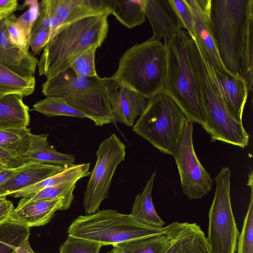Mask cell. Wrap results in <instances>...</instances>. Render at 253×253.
<instances>
[{"instance_id": "31", "label": "cell", "mask_w": 253, "mask_h": 253, "mask_svg": "<svg viewBox=\"0 0 253 253\" xmlns=\"http://www.w3.org/2000/svg\"><path fill=\"white\" fill-rule=\"evenodd\" d=\"M77 181H70L60 183L43 189L33 195L22 198L19 201L27 202L33 201L64 199L69 208L74 199L73 192L76 188Z\"/></svg>"}, {"instance_id": "37", "label": "cell", "mask_w": 253, "mask_h": 253, "mask_svg": "<svg viewBox=\"0 0 253 253\" xmlns=\"http://www.w3.org/2000/svg\"><path fill=\"white\" fill-rule=\"evenodd\" d=\"M16 18L12 14L5 19L10 40L20 49L26 52H30L29 41L22 28L15 22Z\"/></svg>"}, {"instance_id": "14", "label": "cell", "mask_w": 253, "mask_h": 253, "mask_svg": "<svg viewBox=\"0 0 253 253\" xmlns=\"http://www.w3.org/2000/svg\"><path fill=\"white\" fill-rule=\"evenodd\" d=\"M68 209L62 198L27 202L19 201L8 219L29 228L41 226L48 223L57 211Z\"/></svg>"}, {"instance_id": "35", "label": "cell", "mask_w": 253, "mask_h": 253, "mask_svg": "<svg viewBox=\"0 0 253 253\" xmlns=\"http://www.w3.org/2000/svg\"><path fill=\"white\" fill-rule=\"evenodd\" d=\"M101 247L98 243L68 236L60 246L59 253H100Z\"/></svg>"}, {"instance_id": "6", "label": "cell", "mask_w": 253, "mask_h": 253, "mask_svg": "<svg viewBox=\"0 0 253 253\" xmlns=\"http://www.w3.org/2000/svg\"><path fill=\"white\" fill-rule=\"evenodd\" d=\"M191 57L201 96L205 118L202 127L212 141H222L244 148L248 145L249 135L243 123L230 115L194 42L191 46Z\"/></svg>"}, {"instance_id": "41", "label": "cell", "mask_w": 253, "mask_h": 253, "mask_svg": "<svg viewBox=\"0 0 253 253\" xmlns=\"http://www.w3.org/2000/svg\"><path fill=\"white\" fill-rule=\"evenodd\" d=\"M18 7L17 0H0V19L4 20L9 17Z\"/></svg>"}, {"instance_id": "32", "label": "cell", "mask_w": 253, "mask_h": 253, "mask_svg": "<svg viewBox=\"0 0 253 253\" xmlns=\"http://www.w3.org/2000/svg\"><path fill=\"white\" fill-rule=\"evenodd\" d=\"M168 9L174 15L177 26L185 29L193 40L195 38L194 21L192 11L185 0H165Z\"/></svg>"}, {"instance_id": "42", "label": "cell", "mask_w": 253, "mask_h": 253, "mask_svg": "<svg viewBox=\"0 0 253 253\" xmlns=\"http://www.w3.org/2000/svg\"><path fill=\"white\" fill-rule=\"evenodd\" d=\"M14 209L13 203L7 200L0 205V223L8 219Z\"/></svg>"}, {"instance_id": "25", "label": "cell", "mask_w": 253, "mask_h": 253, "mask_svg": "<svg viewBox=\"0 0 253 253\" xmlns=\"http://www.w3.org/2000/svg\"><path fill=\"white\" fill-rule=\"evenodd\" d=\"M35 84L34 76H21L0 63V99L10 94L28 96L34 92Z\"/></svg>"}, {"instance_id": "23", "label": "cell", "mask_w": 253, "mask_h": 253, "mask_svg": "<svg viewBox=\"0 0 253 253\" xmlns=\"http://www.w3.org/2000/svg\"><path fill=\"white\" fill-rule=\"evenodd\" d=\"M156 174V172L153 173L143 191L135 196L130 214L140 224L152 228H162L165 222L156 212L152 199Z\"/></svg>"}, {"instance_id": "13", "label": "cell", "mask_w": 253, "mask_h": 253, "mask_svg": "<svg viewBox=\"0 0 253 253\" xmlns=\"http://www.w3.org/2000/svg\"><path fill=\"white\" fill-rule=\"evenodd\" d=\"M206 64L211 78L230 115L237 122L242 123L243 110L249 92L246 82L241 78L227 71H217L206 63Z\"/></svg>"}, {"instance_id": "24", "label": "cell", "mask_w": 253, "mask_h": 253, "mask_svg": "<svg viewBox=\"0 0 253 253\" xmlns=\"http://www.w3.org/2000/svg\"><path fill=\"white\" fill-rule=\"evenodd\" d=\"M89 168L90 163L75 164L67 167L62 171L34 185L21 189L12 195L15 198H27L47 187L64 182L78 181L79 179L90 175Z\"/></svg>"}, {"instance_id": "7", "label": "cell", "mask_w": 253, "mask_h": 253, "mask_svg": "<svg viewBox=\"0 0 253 253\" xmlns=\"http://www.w3.org/2000/svg\"><path fill=\"white\" fill-rule=\"evenodd\" d=\"M165 227L155 228L137 222L129 214L113 210L98 211L94 213L80 215L68 228V236L115 246L126 241L153 235L165 231Z\"/></svg>"}, {"instance_id": "21", "label": "cell", "mask_w": 253, "mask_h": 253, "mask_svg": "<svg viewBox=\"0 0 253 253\" xmlns=\"http://www.w3.org/2000/svg\"><path fill=\"white\" fill-rule=\"evenodd\" d=\"M164 253H209V250L200 227L195 223L184 222Z\"/></svg>"}, {"instance_id": "34", "label": "cell", "mask_w": 253, "mask_h": 253, "mask_svg": "<svg viewBox=\"0 0 253 253\" xmlns=\"http://www.w3.org/2000/svg\"><path fill=\"white\" fill-rule=\"evenodd\" d=\"M40 15L32 32L53 29L63 24L53 11L49 0H42L40 3Z\"/></svg>"}, {"instance_id": "33", "label": "cell", "mask_w": 253, "mask_h": 253, "mask_svg": "<svg viewBox=\"0 0 253 253\" xmlns=\"http://www.w3.org/2000/svg\"><path fill=\"white\" fill-rule=\"evenodd\" d=\"M97 48L94 46L90 48L70 66L76 75L85 77L98 76L95 66V56Z\"/></svg>"}, {"instance_id": "11", "label": "cell", "mask_w": 253, "mask_h": 253, "mask_svg": "<svg viewBox=\"0 0 253 253\" xmlns=\"http://www.w3.org/2000/svg\"><path fill=\"white\" fill-rule=\"evenodd\" d=\"M193 124L187 120L171 155L176 164L182 192L190 199L196 200L211 191L213 181L195 153Z\"/></svg>"}, {"instance_id": "45", "label": "cell", "mask_w": 253, "mask_h": 253, "mask_svg": "<svg viewBox=\"0 0 253 253\" xmlns=\"http://www.w3.org/2000/svg\"><path fill=\"white\" fill-rule=\"evenodd\" d=\"M5 197H0V205L6 200Z\"/></svg>"}, {"instance_id": "2", "label": "cell", "mask_w": 253, "mask_h": 253, "mask_svg": "<svg viewBox=\"0 0 253 253\" xmlns=\"http://www.w3.org/2000/svg\"><path fill=\"white\" fill-rule=\"evenodd\" d=\"M46 97H58L84 114L97 126L112 123L111 100L119 87L110 78L76 75L70 67L42 85Z\"/></svg>"}, {"instance_id": "20", "label": "cell", "mask_w": 253, "mask_h": 253, "mask_svg": "<svg viewBox=\"0 0 253 253\" xmlns=\"http://www.w3.org/2000/svg\"><path fill=\"white\" fill-rule=\"evenodd\" d=\"M145 13L152 27V40L160 42L163 39L165 42L180 29L167 11L164 0H146Z\"/></svg>"}, {"instance_id": "26", "label": "cell", "mask_w": 253, "mask_h": 253, "mask_svg": "<svg viewBox=\"0 0 253 253\" xmlns=\"http://www.w3.org/2000/svg\"><path fill=\"white\" fill-rule=\"evenodd\" d=\"M146 0H113L112 14L126 27L131 29L145 20Z\"/></svg>"}, {"instance_id": "18", "label": "cell", "mask_w": 253, "mask_h": 253, "mask_svg": "<svg viewBox=\"0 0 253 253\" xmlns=\"http://www.w3.org/2000/svg\"><path fill=\"white\" fill-rule=\"evenodd\" d=\"M112 122H119L129 126H133L136 118L147 105L146 99L141 95L123 85L111 100Z\"/></svg>"}, {"instance_id": "39", "label": "cell", "mask_w": 253, "mask_h": 253, "mask_svg": "<svg viewBox=\"0 0 253 253\" xmlns=\"http://www.w3.org/2000/svg\"><path fill=\"white\" fill-rule=\"evenodd\" d=\"M50 41V29L32 33L29 45L34 54H39Z\"/></svg>"}, {"instance_id": "5", "label": "cell", "mask_w": 253, "mask_h": 253, "mask_svg": "<svg viewBox=\"0 0 253 253\" xmlns=\"http://www.w3.org/2000/svg\"><path fill=\"white\" fill-rule=\"evenodd\" d=\"M167 68L164 43L150 38L124 52L111 78L119 88L126 86L148 100L162 92Z\"/></svg>"}, {"instance_id": "15", "label": "cell", "mask_w": 253, "mask_h": 253, "mask_svg": "<svg viewBox=\"0 0 253 253\" xmlns=\"http://www.w3.org/2000/svg\"><path fill=\"white\" fill-rule=\"evenodd\" d=\"M67 167L38 162L25 163L17 168L14 173L0 185V197L12 195L62 171Z\"/></svg>"}, {"instance_id": "3", "label": "cell", "mask_w": 253, "mask_h": 253, "mask_svg": "<svg viewBox=\"0 0 253 253\" xmlns=\"http://www.w3.org/2000/svg\"><path fill=\"white\" fill-rule=\"evenodd\" d=\"M109 15L103 14L79 20L52 39L38 60L39 75L52 78L70 68L90 48L100 47L108 34Z\"/></svg>"}, {"instance_id": "43", "label": "cell", "mask_w": 253, "mask_h": 253, "mask_svg": "<svg viewBox=\"0 0 253 253\" xmlns=\"http://www.w3.org/2000/svg\"><path fill=\"white\" fill-rule=\"evenodd\" d=\"M17 168H5L0 170V185L5 182L14 173Z\"/></svg>"}, {"instance_id": "19", "label": "cell", "mask_w": 253, "mask_h": 253, "mask_svg": "<svg viewBox=\"0 0 253 253\" xmlns=\"http://www.w3.org/2000/svg\"><path fill=\"white\" fill-rule=\"evenodd\" d=\"M47 138L46 134H33L29 148L21 156V160L24 163L38 162L65 167L75 165L74 155L57 151L49 144Z\"/></svg>"}, {"instance_id": "30", "label": "cell", "mask_w": 253, "mask_h": 253, "mask_svg": "<svg viewBox=\"0 0 253 253\" xmlns=\"http://www.w3.org/2000/svg\"><path fill=\"white\" fill-rule=\"evenodd\" d=\"M247 185L250 187L251 197L242 230L237 240V253H253V174L252 170L249 174Z\"/></svg>"}, {"instance_id": "38", "label": "cell", "mask_w": 253, "mask_h": 253, "mask_svg": "<svg viewBox=\"0 0 253 253\" xmlns=\"http://www.w3.org/2000/svg\"><path fill=\"white\" fill-rule=\"evenodd\" d=\"M49 2L56 15L63 22L85 0H49Z\"/></svg>"}, {"instance_id": "1", "label": "cell", "mask_w": 253, "mask_h": 253, "mask_svg": "<svg viewBox=\"0 0 253 253\" xmlns=\"http://www.w3.org/2000/svg\"><path fill=\"white\" fill-rule=\"evenodd\" d=\"M211 26L221 62L253 85V0H211Z\"/></svg>"}, {"instance_id": "40", "label": "cell", "mask_w": 253, "mask_h": 253, "mask_svg": "<svg viewBox=\"0 0 253 253\" xmlns=\"http://www.w3.org/2000/svg\"><path fill=\"white\" fill-rule=\"evenodd\" d=\"M0 163L9 169H16L24 165L20 159L0 148Z\"/></svg>"}, {"instance_id": "10", "label": "cell", "mask_w": 253, "mask_h": 253, "mask_svg": "<svg viewBox=\"0 0 253 253\" xmlns=\"http://www.w3.org/2000/svg\"><path fill=\"white\" fill-rule=\"evenodd\" d=\"M125 144L115 133L103 140L96 152V161L84 194L86 215L95 213L109 197L112 179L118 165L125 160Z\"/></svg>"}, {"instance_id": "29", "label": "cell", "mask_w": 253, "mask_h": 253, "mask_svg": "<svg viewBox=\"0 0 253 253\" xmlns=\"http://www.w3.org/2000/svg\"><path fill=\"white\" fill-rule=\"evenodd\" d=\"M33 110L48 117L68 116L80 119L87 118L82 113L70 106L63 99L58 97H46L33 106Z\"/></svg>"}, {"instance_id": "12", "label": "cell", "mask_w": 253, "mask_h": 253, "mask_svg": "<svg viewBox=\"0 0 253 253\" xmlns=\"http://www.w3.org/2000/svg\"><path fill=\"white\" fill-rule=\"evenodd\" d=\"M185 1L194 18L195 38L193 40L202 58L214 70L227 71L221 62L212 33L210 22L211 0Z\"/></svg>"}, {"instance_id": "46", "label": "cell", "mask_w": 253, "mask_h": 253, "mask_svg": "<svg viewBox=\"0 0 253 253\" xmlns=\"http://www.w3.org/2000/svg\"><path fill=\"white\" fill-rule=\"evenodd\" d=\"M5 168H7L0 163V170Z\"/></svg>"}, {"instance_id": "44", "label": "cell", "mask_w": 253, "mask_h": 253, "mask_svg": "<svg viewBox=\"0 0 253 253\" xmlns=\"http://www.w3.org/2000/svg\"><path fill=\"white\" fill-rule=\"evenodd\" d=\"M15 253H35L32 249L29 239L26 240L25 242L19 248H18Z\"/></svg>"}, {"instance_id": "28", "label": "cell", "mask_w": 253, "mask_h": 253, "mask_svg": "<svg viewBox=\"0 0 253 253\" xmlns=\"http://www.w3.org/2000/svg\"><path fill=\"white\" fill-rule=\"evenodd\" d=\"M32 134L28 127L0 130V148L21 160L29 148Z\"/></svg>"}, {"instance_id": "17", "label": "cell", "mask_w": 253, "mask_h": 253, "mask_svg": "<svg viewBox=\"0 0 253 253\" xmlns=\"http://www.w3.org/2000/svg\"><path fill=\"white\" fill-rule=\"evenodd\" d=\"M5 19H0V63L21 76H34L38 60L30 52H25L12 43Z\"/></svg>"}, {"instance_id": "9", "label": "cell", "mask_w": 253, "mask_h": 253, "mask_svg": "<svg viewBox=\"0 0 253 253\" xmlns=\"http://www.w3.org/2000/svg\"><path fill=\"white\" fill-rule=\"evenodd\" d=\"M231 171L224 167L214 178L216 187L209 212V253H235L239 232L232 209L230 186Z\"/></svg>"}, {"instance_id": "8", "label": "cell", "mask_w": 253, "mask_h": 253, "mask_svg": "<svg viewBox=\"0 0 253 253\" xmlns=\"http://www.w3.org/2000/svg\"><path fill=\"white\" fill-rule=\"evenodd\" d=\"M187 120L173 100L161 92L148 100L133 130L161 152L171 155Z\"/></svg>"}, {"instance_id": "27", "label": "cell", "mask_w": 253, "mask_h": 253, "mask_svg": "<svg viewBox=\"0 0 253 253\" xmlns=\"http://www.w3.org/2000/svg\"><path fill=\"white\" fill-rule=\"evenodd\" d=\"M30 236V228L9 219L0 223V253H15Z\"/></svg>"}, {"instance_id": "4", "label": "cell", "mask_w": 253, "mask_h": 253, "mask_svg": "<svg viewBox=\"0 0 253 253\" xmlns=\"http://www.w3.org/2000/svg\"><path fill=\"white\" fill-rule=\"evenodd\" d=\"M191 40L186 31L180 29L172 38L164 42L167 68L162 92L173 100L189 121L202 126L205 118L191 60Z\"/></svg>"}, {"instance_id": "36", "label": "cell", "mask_w": 253, "mask_h": 253, "mask_svg": "<svg viewBox=\"0 0 253 253\" xmlns=\"http://www.w3.org/2000/svg\"><path fill=\"white\" fill-rule=\"evenodd\" d=\"M23 4L24 6H28V9L16 18L15 22L22 28L29 41L40 15V3L37 0H26Z\"/></svg>"}, {"instance_id": "16", "label": "cell", "mask_w": 253, "mask_h": 253, "mask_svg": "<svg viewBox=\"0 0 253 253\" xmlns=\"http://www.w3.org/2000/svg\"><path fill=\"white\" fill-rule=\"evenodd\" d=\"M181 225L182 223L172 222L162 233L120 243L107 253H164Z\"/></svg>"}, {"instance_id": "22", "label": "cell", "mask_w": 253, "mask_h": 253, "mask_svg": "<svg viewBox=\"0 0 253 253\" xmlns=\"http://www.w3.org/2000/svg\"><path fill=\"white\" fill-rule=\"evenodd\" d=\"M22 98L10 94L0 99V130L28 127L29 108Z\"/></svg>"}]
</instances>
